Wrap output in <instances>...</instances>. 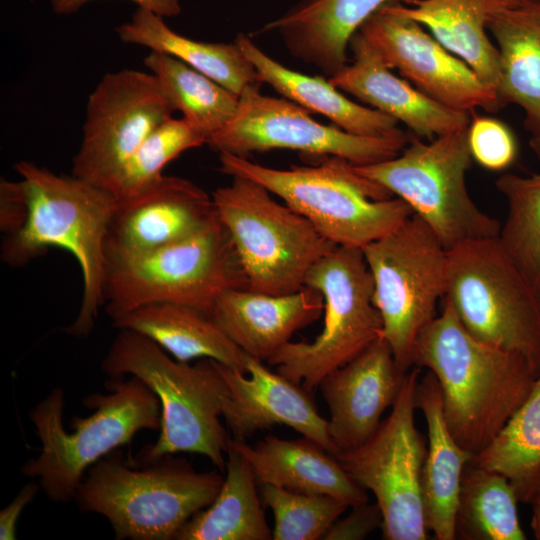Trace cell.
<instances>
[{"instance_id":"10","label":"cell","mask_w":540,"mask_h":540,"mask_svg":"<svg viewBox=\"0 0 540 540\" xmlns=\"http://www.w3.org/2000/svg\"><path fill=\"white\" fill-rule=\"evenodd\" d=\"M472 160L465 127L430 142L413 139L394 158L354 168L404 200L448 250L499 235L500 222L480 210L468 193Z\"/></svg>"},{"instance_id":"5","label":"cell","mask_w":540,"mask_h":540,"mask_svg":"<svg viewBox=\"0 0 540 540\" xmlns=\"http://www.w3.org/2000/svg\"><path fill=\"white\" fill-rule=\"evenodd\" d=\"M219 154L223 173L262 185L337 246L362 249L414 214L404 200L340 157L327 156L317 166L275 169L246 157Z\"/></svg>"},{"instance_id":"28","label":"cell","mask_w":540,"mask_h":540,"mask_svg":"<svg viewBox=\"0 0 540 540\" xmlns=\"http://www.w3.org/2000/svg\"><path fill=\"white\" fill-rule=\"evenodd\" d=\"M513 0H391L395 10L420 23L448 51L497 90L500 62L488 36L491 15ZM497 94V93H496Z\"/></svg>"},{"instance_id":"41","label":"cell","mask_w":540,"mask_h":540,"mask_svg":"<svg viewBox=\"0 0 540 540\" xmlns=\"http://www.w3.org/2000/svg\"><path fill=\"white\" fill-rule=\"evenodd\" d=\"M94 0H51L52 10L56 14L67 15L77 12L82 6ZM138 7L148 9L157 15L165 17L177 16L181 13L179 0H129Z\"/></svg>"},{"instance_id":"38","label":"cell","mask_w":540,"mask_h":540,"mask_svg":"<svg viewBox=\"0 0 540 540\" xmlns=\"http://www.w3.org/2000/svg\"><path fill=\"white\" fill-rule=\"evenodd\" d=\"M352 511L338 519L325 534V540H362L383 525V514L377 502L351 506Z\"/></svg>"},{"instance_id":"24","label":"cell","mask_w":540,"mask_h":540,"mask_svg":"<svg viewBox=\"0 0 540 540\" xmlns=\"http://www.w3.org/2000/svg\"><path fill=\"white\" fill-rule=\"evenodd\" d=\"M391 0H300L264 26L276 31L290 53L328 78L347 65L351 37Z\"/></svg>"},{"instance_id":"29","label":"cell","mask_w":540,"mask_h":540,"mask_svg":"<svg viewBox=\"0 0 540 540\" xmlns=\"http://www.w3.org/2000/svg\"><path fill=\"white\" fill-rule=\"evenodd\" d=\"M116 32L124 43L172 56L239 96L247 87L261 84L254 66L235 41L212 43L187 38L148 9L138 7Z\"/></svg>"},{"instance_id":"36","label":"cell","mask_w":540,"mask_h":540,"mask_svg":"<svg viewBox=\"0 0 540 540\" xmlns=\"http://www.w3.org/2000/svg\"><path fill=\"white\" fill-rule=\"evenodd\" d=\"M260 497L274 515V540H319L349 507L325 494L294 492L272 484H262Z\"/></svg>"},{"instance_id":"4","label":"cell","mask_w":540,"mask_h":540,"mask_svg":"<svg viewBox=\"0 0 540 540\" xmlns=\"http://www.w3.org/2000/svg\"><path fill=\"white\" fill-rule=\"evenodd\" d=\"M108 394L87 396L83 404L94 412L73 417L72 433L63 425L64 392L53 389L29 413L40 440L36 458L26 461L21 471L37 478L41 489L54 502L74 499L84 473L99 459L131 442L143 429L160 430L158 397L139 378H110Z\"/></svg>"},{"instance_id":"40","label":"cell","mask_w":540,"mask_h":540,"mask_svg":"<svg viewBox=\"0 0 540 540\" xmlns=\"http://www.w3.org/2000/svg\"><path fill=\"white\" fill-rule=\"evenodd\" d=\"M36 483L24 485L12 502L0 511V539H16V524L24 507L29 504L40 489Z\"/></svg>"},{"instance_id":"23","label":"cell","mask_w":540,"mask_h":540,"mask_svg":"<svg viewBox=\"0 0 540 540\" xmlns=\"http://www.w3.org/2000/svg\"><path fill=\"white\" fill-rule=\"evenodd\" d=\"M230 445L249 463L258 485L333 496L349 507L368 501L366 490L336 457L313 440L266 435L254 445L231 438Z\"/></svg>"},{"instance_id":"8","label":"cell","mask_w":540,"mask_h":540,"mask_svg":"<svg viewBox=\"0 0 540 540\" xmlns=\"http://www.w3.org/2000/svg\"><path fill=\"white\" fill-rule=\"evenodd\" d=\"M212 199L251 291L283 295L302 289L311 267L337 246L248 178L233 176L229 185L213 192Z\"/></svg>"},{"instance_id":"18","label":"cell","mask_w":540,"mask_h":540,"mask_svg":"<svg viewBox=\"0 0 540 540\" xmlns=\"http://www.w3.org/2000/svg\"><path fill=\"white\" fill-rule=\"evenodd\" d=\"M217 366L229 391L222 417L233 439L245 441L258 430L286 425L337 453L311 392L248 355L246 374L219 362Z\"/></svg>"},{"instance_id":"27","label":"cell","mask_w":540,"mask_h":540,"mask_svg":"<svg viewBox=\"0 0 540 540\" xmlns=\"http://www.w3.org/2000/svg\"><path fill=\"white\" fill-rule=\"evenodd\" d=\"M117 329L140 333L180 362L210 358L246 374V354L212 317L176 303H150L113 320Z\"/></svg>"},{"instance_id":"37","label":"cell","mask_w":540,"mask_h":540,"mask_svg":"<svg viewBox=\"0 0 540 540\" xmlns=\"http://www.w3.org/2000/svg\"><path fill=\"white\" fill-rule=\"evenodd\" d=\"M468 143L473 159L482 167L498 171L511 165L516 143L510 130L500 121L475 115L468 126Z\"/></svg>"},{"instance_id":"7","label":"cell","mask_w":540,"mask_h":540,"mask_svg":"<svg viewBox=\"0 0 540 540\" xmlns=\"http://www.w3.org/2000/svg\"><path fill=\"white\" fill-rule=\"evenodd\" d=\"M247 288L233 241L216 217L196 233L154 251L106 256L104 306L115 320L150 303H176L211 315L225 291Z\"/></svg>"},{"instance_id":"6","label":"cell","mask_w":540,"mask_h":540,"mask_svg":"<svg viewBox=\"0 0 540 540\" xmlns=\"http://www.w3.org/2000/svg\"><path fill=\"white\" fill-rule=\"evenodd\" d=\"M166 455L136 469L109 453L89 469L74 500L108 519L118 540H171L218 495L224 477Z\"/></svg>"},{"instance_id":"16","label":"cell","mask_w":540,"mask_h":540,"mask_svg":"<svg viewBox=\"0 0 540 540\" xmlns=\"http://www.w3.org/2000/svg\"><path fill=\"white\" fill-rule=\"evenodd\" d=\"M389 69L436 102L460 111L502 108L498 96L460 58L389 1L358 29Z\"/></svg>"},{"instance_id":"43","label":"cell","mask_w":540,"mask_h":540,"mask_svg":"<svg viewBox=\"0 0 540 540\" xmlns=\"http://www.w3.org/2000/svg\"><path fill=\"white\" fill-rule=\"evenodd\" d=\"M531 529L535 538L540 540V515H532Z\"/></svg>"},{"instance_id":"42","label":"cell","mask_w":540,"mask_h":540,"mask_svg":"<svg viewBox=\"0 0 540 540\" xmlns=\"http://www.w3.org/2000/svg\"><path fill=\"white\" fill-rule=\"evenodd\" d=\"M530 504L532 505L533 515H540V485L533 495Z\"/></svg>"},{"instance_id":"44","label":"cell","mask_w":540,"mask_h":540,"mask_svg":"<svg viewBox=\"0 0 540 540\" xmlns=\"http://www.w3.org/2000/svg\"><path fill=\"white\" fill-rule=\"evenodd\" d=\"M536 294V298L538 301L539 309H540V283L533 286Z\"/></svg>"},{"instance_id":"15","label":"cell","mask_w":540,"mask_h":540,"mask_svg":"<svg viewBox=\"0 0 540 540\" xmlns=\"http://www.w3.org/2000/svg\"><path fill=\"white\" fill-rule=\"evenodd\" d=\"M173 112L152 73L133 69L107 73L89 95L72 175L112 193L129 157Z\"/></svg>"},{"instance_id":"33","label":"cell","mask_w":540,"mask_h":540,"mask_svg":"<svg viewBox=\"0 0 540 540\" xmlns=\"http://www.w3.org/2000/svg\"><path fill=\"white\" fill-rule=\"evenodd\" d=\"M470 463L500 473L518 500L530 503L540 485V374L527 399Z\"/></svg>"},{"instance_id":"1","label":"cell","mask_w":540,"mask_h":540,"mask_svg":"<svg viewBox=\"0 0 540 540\" xmlns=\"http://www.w3.org/2000/svg\"><path fill=\"white\" fill-rule=\"evenodd\" d=\"M413 366L426 367L435 375L447 426L456 442L473 455L496 437L540 374L520 353L473 337L446 299L440 315L416 340Z\"/></svg>"},{"instance_id":"19","label":"cell","mask_w":540,"mask_h":540,"mask_svg":"<svg viewBox=\"0 0 540 540\" xmlns=\"http://www.w3.org/2000/svg\"><path fill=\"white\" fill-rule=\"evenodd\" d=\"M406 373L380 336L321 380L318 387L330 413L328 433L337 453L357 448L372 436L383 412L395 404Z\"/></svg>"},{"instance_id":"2","label":"cell","mask_w":540,"mask_h":540,"mask_svg":"<svg viewBox=\"0 0 540 540\" xmlns=\"http://www.w3.org/2000/svg\"><path fill=\"white\" fill-rule=\"evenodd\" d=\"M14 168L27 191L29 216L20 231L4 237L1 259L22 266L49 247L69 251L81 268L83 293L78 315L65 331L87 337L104 305L106 238L117 199L72 174L58 175L30 161Z\"/></svg>"},{"instance_id":"22","label":"cell","mask_w":540,"mask_h":540,"mask_svg":"<svg viewBox=\"0 0 540 540\" xmlns=\"http://www.w3.org/2000/svg\"><path fill=\"white\" fill-rule=\"evenodd\" d=\"M487 29L499 53V102L522 108L530 147L540 160V0L511 1L491 15Z\"/></svg>"},{"instance_id":"12","label":"cell","mask_w":540,"mask_h":540,"mask_svg":"<svg viewBox=\"0 0 540 540\" xmlns=\"http://www.w3.org/2000/svg\"><path fill=\"white\" fill-rule=\"evenodd\" d=\"M374 281L373 304L381 336L403 371L413 366L421 331L437 316L446 294L447 249L415 213L398 228L362 248Z\"/></svg>"},{"instance_id":"13","label":"cell","mask_w":540,"mask_h":540,"mask_svg":"<svg viewBox=\"0 0 540 540\" xmlns=\"http://www.w3.org/2000/svg\"><path fill=\"white\" fill-rule=\"evenodd\" d=\"M420 369L408 370L388 417L357 448L334 455L346 472L376 498L385 540H425L421 477L427 452L415 425Z\"/></svg>"},{"instance_id":"14","label":"cell","mask_w":540,"mask_h":540,"mask_svg":"<svg viewBox=\"0 0 540 540\" xmlns=\"http://www.w3.org/2000/svg\"><path fill=\"white\" fill-rule=\"evenodd\" d=\"M309 111L287 99L262 95L259 85L247 87L231 120L207 142L216 152L246 157L253 152L289 149L336 156L354 165H369L396 157L408 137L355 135L323 125Z\"/></svg>"},{"instance_id":"25","label":"cell","mask_w":540,"mask_h":540,"mask_svg":"<svg viewBox=\"0 0 540 540\" xmlns=\"http://www.w3.org/2000/svg\"><path fill=\"white\" fill-rule=\"evenodd\" d=\"M416 401L428 432L421 477L425 525L438 540H453L461 479L474 455L451 434L444 417L441 389L432 372L418 383Z\"/></svg>"},{"instance_id":"9","label":"cell","mask_w":540,"mask_h":540,"mask_svg":"<svg viewBox=\"0 0 540 540\" xmlns=\"http://www.w3.org/2000/svg\"><path fill=\"white\" fill-rule=\"evenodd\" d=\"M475 338L520 353L540 372V309L532 283L498 236L447 250L443 297Z\"/></svg>"},{"instance_id":"34","label":"cell","mask_w":540,"mask_h":540,"mask_svg":"<svg viewBox=\"0 0 540 540\" xmlns=\"http://www.w3.org/2000/svg\"><path fill=\"white\" fill-rule=\"evenodd\" d=\"M497 190L507 202V217L498 239L523 275L540 283V174H502Z\"/></svg>"},{"instance_id":"3","label":"cell","mask_w":540,"mask_h":540,"mask_svg":"<svg viewBox=\"0 0 540 540\" xmlns=\"http://www.w3.org/2000/svg\"><path fill=\"white\" fill-rule=\"evenodd\" d=\"M101 369L110 378H139L159 399L160 434L142 451L146 464L185 452L205 456L225 471L231 437L220 416L229 391L217 361L201 358L193 365L180 362L150 338L119 329Z\"/></svg>"},{"instance_id":"26","label":"cell","mask_w":540,"mask_h":540,"mask_svg":"<svg viewBox=\"0 0 540 540\" xmlns=\"http://www.w3.org/2000/svg\"><path fill=\"white\" fill-rule=\"evenodd\" d=\"M234 41L254 66L260 83L270 85L286 99L307 111L319 113L340 129L355 135L408 137L398 127L397 120L350 100L329 79L302 74L283 66L265 54L245 34L239 33Z\"/></svg>"},{"instance_id":"20","label":"cell","mask_w":540,"mask_h":540,"mask_svg":"<svg viewBox=\"0 0 540 540\" xmlns=\"http://www.w3.org/2000/svg\"><path fill=\"white\" fill-rule=\"evenodd\" d=\"M348 48L352 62L328 78L340 91L405 124L419 138L433 140L469 126L470 112L446 107L393 74L360 32Z\"/></svg>"},{"instance_id":"31","label":"cell","mask_w":540,"mask_h":540,"mask_svg":"<svg viewBox=\"0 0 540 540\" xmlns=\"http://www.w3.org/2000/svg\"><path fill=\"white\" fill-rule=\"evenodd\" d=\"M174 111L208 140L234 116L240 96L184 62L154 51L144 59Z\"/></svg>"},{"instance_id":"21","label":"cell","mask_w":540,"mask_h":540,"mask_svg":"<svg viewBox=\"0 0 540 540\" xmlns=\"http://www.w3.org/2000/svg\"><path fill=\"white\" fill-rule=\"evenodd\" d=\"M323 309L322 294L306 286L283 295L234 288L216 299L211 315L246 355L268 362Z\"/></svg>"},{"instance_id":"30","label":"cell","mask_w":540,"mask_h":540,"mask_svg":"<svg viewBox=\"0 0 540 540\" xmlns=\"http://www.w3.org/2000/svg\"><path fill=\"white\" fill-rule=\"evenodd\" d=\"M215 500L191 517L176 540H270L258 483L248 461L231 445Z\"/></svg>"},{"instance_id":"35","label":"cell","mask_w":540,"mask_h":540,"mask_svg":"<svg viewBox=\"0 0 540 540\" xmlns=\"http://www.w3.org/2000/svg\"><path fill=\"white\" fill-rule=\"evenodd\" d=\"M206 141L183 119L169 118L156 127L129 157L112 188L118 201L130 198L157 182L162 170L188 149Z\"/></svg>"},{"instance_id":"11","label":"cell","mask_w":540,"mask_h":540,"mask_svg":"<svg viewBox=\"0 0 540 540\" xmlns=\"http://www.w3.org/2000/svg\"><path fill=\"white\" fill-rule=\"evenodd\" d=\"M305 286L323 296L322 331L311 342H288L267 363L312 392L381 336L374 281L362 249L336 246L309 270Z\"/></svg>"},{"instance_id":"32","label":"cell","mask_w":540,"mask_h":540,"mask_svg":"<svg viewBox=\"0 0 540 540\" xmlns=\"http://www.w3.org/2000/svg\"><path fill=\"white\" fill-rule=\"evenodd\" d=\"M515 489L498 472L471 464L463 471L456 537L465 540H525Z\"/></svg>"},{"instance_id":"17","label":"cell","mask_w":540,"mask_h":540,"mask_svg":"<svg viewBox=\"0 0 540 540\" xmlns=\"http://www.w3.org/2000/svg\"><path fill=\"white\" fill-rule=\"evenodd\" d=\"M216 217L212 196L193 182L162 176L138 194L117 200L106 256H134L184 239Z\"/></svg>"},{"instance_id":"39","label":"cell","mask_w":540,"mask_h":540,"mask_svg":"<svg viewBox=\"0 0 540 540\" xmlns=\"http://www.w3.org/2000/svg\"><path fill=\"white\" fill-rule=\"evenodd\" d=\"M29 216V200L23 180L0 181V230L5 236L20 231Z\"/></svg>"}]
</instances>
